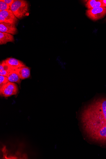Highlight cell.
<instances>
[{
  "label": "cell",
  "instance_id": "277c9868",
  "mask_svg": "<svg viewBox=\"0 0 106 159\" xmlns=\"http://www.w3.org/2000/svg\"><path fill=\"white\" fill-rule=\"evenodd\" d=\"M87 16L91 20L96 21L104 18L106 15V7H99L88 9L86 11Z\"/></svg>",
  "mask_w": 106,
  "mask_h": 159
},
{
  "label": "cell",
  "instance_id": "2e32d148",
  "mask_svg": "<svg viewBox=\"0 0 106 159\" xmlns=\"http://www.w3.org/2000/svg\"><path fill=\"white\" fill-rule=\"evenodd\" d=\"M2 1L9 5L10 7L14 1V0H2Z\"/></svg>",
  "mask_w": 106,
  "mask_h": 159
},
{
  "label": "cell",
  "instance_id": "9a60e30c",
  "mask_svg": "<svg viewBox=\"0 0 106 159\" xmlns=\"http://www.w3.org/2000/svg\"><path fill=\"white\" fill-rule=\"evenodd\" d=\"M10 6L3 2L2 0L0 1V11L10 9Z\"/></svg>",
  "mask_w": 106,
  "mask_h": 159
},
{
  "label": "cell",
  "instance_id": "4fadbf2b",
  "mask_svg": "<svg viewBox=\"0 0 106 159\" xmlns=\"http://www.w3.org/2000/svg\"><path fill=\"white\" fill-rule=\"evenodd\" d=\"M11 70L4 61L0 64V75L7 77Z\"/></svg>",
  "mask_w": 106,
  "mask_h": 159
},
{
  "label": "cell",
  "instance_id": "ac0fdd59",
  "mask_svg": "<svg viewBox=\"0 0 106 159\" xmlns=\"http://www.w3.org/2000/svg\"><path fill=\"white\" fill-rule=\"evenodd\" d=\"M103 118H104V120H105V121L106 122V116H104Z\"/></svg>",
  "mask_w": 106,
  "mask_h": 159
},
{
  "label": "cell",
  "instance_id": "6da1fadb",
  "mask_svg": "<svg viewBox=\"0 0 106 159\" xmlns=\"http://www.w3.org/2000/svg\"><path fill=\"white\" fill-rule=\"evenodd\" d=\"M81 120L88 137L96 142L106 143V122L104 118L88 112H82Z\"/></svg>",
  "mask_w": 106,
  "mask_h": 159
},
{
  "label": "cell",
  "instance_id": "3957f363",
  "mask_svg": "<svg viewBox=\"0 0 106 159\" xmlns=\"http://www.w3.org/2000/svg\"><path fill=\"white\" fill-rule=\"evenodd\" d=\"M10 7L15 16L19 19L25 16L29 11V4L25 0H14Z\"/></svg>",
  "mask_w": 106,
  "mask_h": 159
},
{
  "label": "cell",
  "instance_id": "e0dca14e",
  "mask_svg": "<svg viewBox=\"0 0 106 159\" xmlns=\"http://www.w3.org/2000/svg\"><path fill=\"white\" fill-rule=\"evenodd\" d=\"M103 7H106V0H101Z\"/></svg>",
  "mask_w": 106,
  "mask_h": 159
},
{
  "label": "cell",
  "instance_id": "5bb4252c",
  "mask_svg": "<svg viewBox=\"0 0 106 159\" xmlns=\"http://www.w3.org/2000/svg\"><path fill=\"white\" fill-rule=\"evenodd\" d=\"M9 82L7 77L0 76V88Z\"/></svg>",
  "mask_w": 106,
  "mask_h": 159
},
{
  "label": "cell",
  "instance_id": "9c48e42d",
  "mask_svg": "<svg viewBox=\"0 0 106 159\" xmlns=\"http://www.w3.org/2000/svg\"><path fill=\"white\" fill-rule=\"evenodd\" d=\"M16 70L21 80L28 78L30 76V69L27 66L22 67Z\"/></svg>",
  "mask_w": 106,
  "mask_h": 159
},
{
  "label": "cell",
  "instance_id": "30bf717a",
  "mask_svg": "<svg viewBox=\"0 0 106 159\" xmlns=\"http://www.w3.org/2000/svg\"><path fill=\"white\" fill-rule=\"evenodd\" d=\"M14 38L13 36L10 34L0 32V44H6L9 42H13Z\"/></svg>",
  "mask_w": 106,
  "mask_h": 159
},
{
  "label": "cell",
  "instance_id": "ba28073f",
  "mask_svg": "<svg viewBox=\"0 0 106 159\" xmlns=\"http://www.w3.org/2000/svg\"><path fill=\"white\" fill-rule=\"evenodd\" d=\"M4 61L12 70H16L25 66L22 62L13 58H8Z\"/></svg>",
  "mask_w": 106,
  "mask_h": 159
},
{
  "label": "cell",
  "instance_id": "8fae6325",
  "mask_svg": "<svg viewBox=\"0 0 106 159\" xmlns=\"http://www.w3.org/2000/svg\"><path fill=\"white\" fill-rule=\"evenodd\" d=\"M7 77L10 82L16 83L19 84L21 83V79L16 70H11Z\"/></svg>",
  "mask_w": 106,
  "mask_h": 159
},
{
  "label": "cell",
  "instance_id": "7c38bea8",
  "mask_svg": "<svg viewBox=\"0 0 106 159\" xmlns=\"http://www.w3.org/2000/svg\"><path fill=\"white\" fill-rule=\"evenodd\" d=\"M85 6L88 9L103 7L101 0H89L86 3Z\"/></svg>",
  "mask_w": 106,
  "mask_h": 159
},
{
  "label": "cell",
  "instance_id": "52a82bcc",
  "mask_svg": "<svg viewBox=\"0 0 106 159\" xmlns=\"http://www.w3.org/2000/svg\"><path fill=\"white\" fill-rule=\"evenodd\" d=\"M0 32L14 35L18 33V30L16 25L2 22L0 23Z\"/></svg>",
  "mask_w": 106,
  "mask_h": 159
},
{
  "label": "cell",
  "instance_id": "8992f818",
  "mask_svg": "<svg viewBox=\"0 0 106 159\" xmlns=\"http://www.w3.org/2000/svg\"><path fill=\"white\" fill-rule=\"evenodd\" d=\"M12 10L10 9L0 11V23H6L16 25L18 21Z\"/></svg>",
  "mask_w": 106,
  "mask_h": 159
},
{
  "label": "cell",
  "instance_id": "5b68a950",
  "mask_svg": "<svg viewBox=\"0 0 106 159\" xmlns=\"http://www.w3.org/2000/svg\"><path fill=\"white\" fill-rule=\"evenodd\" d=\"M18 92L17 85L13 82H9L0 88V94L2 96L7 98L13 95H16Z\"/></svg>",
  "mask_w": 106,
  "mask_h": 159
},
{
  "label": "cell",
  "instance_id": "7a4b0ae2",
  "mask_svg": "<svg viewBox=\"0 0 106 159\" xmlns=\"http://www.w3.org/2000/svg\"><path fill=\"white\" fill-rule=\"evenodd\" d=\"M84 109L103 118L106 116V98H100L93 101Z\"/></svg>",
  "mask_w": 106,
  "mask_h": 159
}]
</instances>
